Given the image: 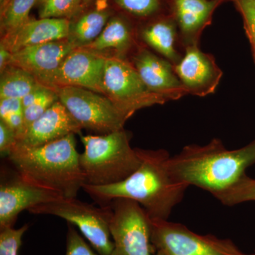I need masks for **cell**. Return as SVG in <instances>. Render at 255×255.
<instances>
[{"mask_svg": "<svg viewBox=\"0 0 255 255\" xmlns=\"http://www.w3.org/2000/svg\"><path fill=\"white\" fill-rule=\"evenodd\" d=\"M174 68L188 94L199 97L214 94L223 75L214 57L203 52L199 46L186 48Z\"/></svg>", "mask_w": 255, "mask_h": 255, "instance_id": "obj_12", "label": "cell"}, {"mask_svg": "<svg viewBox=\"0 0 255 255\" xmlns=\"http://www.w3.org/2000/svg\"><path fill=\"white\" fill-rule=\"evenodd\" d=\"M107 56L83 48H76L53 73L40 82L53 89L77 87L105 95L103 75Z\"/></svg>", "mask_w": 255, "mask_h": 255, "instance_id": "obj_10", "label": "cell"}, {"mask_svg": "<svg viewBox=\"0 0 255 255\" xmlns=\"http://www.w3.org/2000/svg\"><path fill=\"white\" fill-rule=\"evenodd\" d=\"M15 172L14 177L1 178L0 183V229L14 227L18 214L25 210L63 197Z\"/></svg>", "mask_w": 255, "mask_h": 255, "instance_id": "obj_11", "label": "cell"}, {"mask_svg": "<svg viewBox=\"0 0 255 255\" xmlns=\"http://www.w3.org/2000/svg\"><path fill=\"white\" fill-rule=\"evenodd\" d=\"M75 49L67 38L41 43L12 53L9 65L23 69L40 82L58 69Z\"/></svg>", "mask_w": 255, "mask_h": 255, "instance_id": "obj_15", "label": "cell"}, {"mask_svg": "<svg viewBox=\"0 0 255 255\" xmlns=\"http://www.w3.org/2000/svg\"><path fill=\"white\" fill-rule=\"evenodd\" d=\"M136 149L141 163L125 180L107 186L84 184L82 189L100 206L117 198H127L138 203L151 219L168 220L189 187L174 179L167 150Z\"/></svg>", "mask_w": 255, "mask_h": 255, "instance_id": "obj_1", "label": "cell"}, {"mask_svg": "<svg viewBox=\"0 0 255 255\" xmlns=\"http://www.w3.org/2000/svg\"><path fill=\"white\" fill-rule=\"evenodd\" d=\"M114 248L111 255H151V219L136 201L117 198L109 203ZM107 204V205H108Z\"/></svg>", "mask_w": 255, "mask_h": 255, "instance_id": "obj_8", "label": "cell"}, {"mask_svg": "<svg viewBox=\"0 0 255 255\" xmlns=\"http://www.w3.org/2000/svg\"><path fill=\"white\" fill-rule=\"evenodd\" d=\"M134 44L133 33L128 21L122 16H114L109 20L100 36L83 49L100 53L114 50L120 53L128 51Z\"/></svg>", "mask_w": 255, "mask_h": 255, "instance_id": "obj_20", "label": "cell"}, {"mask_svg": "<svg viewBox=\"0 0 255 255\" xmlns=\"http://www.w3.org/2000/svg\"><path fill=\"white\" fill-rule=\"evenodd\" d=\"M172 16L177 22L179 40L184 49L199 46L204 28L223 0H171Z\"/></svg>", "mask_w": 255, "mask_h": 255, "instance_id": "obj_16", "label": "cell"}, {"mask_svg": "<svg viewBox=\"0 0 255 255\" xmlns=\"http://www.w3.org/2000/svg\"><path fill=\"white\" fill-rule=\"evenodd\" d=\"M0 121L11 128L17 140L25 132L24 109L21 99L5 98L0 100Z\"/></svg>", "mask_w": 255, "mask_h": 255, "instance_id": "obj_26", "label": "cell"}, {"mask_svg": "<svg viewBox=\"0 0 255 255\" xmlns=\"http://www.w3.org/2000/svg\"><path fill=\"white\" fill-rule=\"evenodd\" d=\"M0 75V100L22 99L43 87L31 74L18 67L8 65Z\"/></svg>", "mask_w": 255, "mask_h": 255, "instance_id": "obj_21", "label": "cell"}, {"mask_svg": "<svg viewBox=\"0 0 255 255\" xmlns=\"http://www.w3.org/2000/svg\"><path fill=\"white\" fill-rule=\"evenodd\" d=\"M16 132L0 121V152L1 155L8 157L17 146Z\"/></svg>", "mask_w": 255, "mask_h": 255, "instance_id": "obj_31", "label": "cell"}, {"mask_svg": "<svg viewBox=\"0 0 255 255\" xmlns=\"http://www.w3.org/2000/svg\"><path fill=\"white\" fill-rule=\"evenodd\" d=\"M255 164V139L229 150L219 139L205 145H189L170 157L169 167L178 182L195 186L213 196L232 187Z\"/></svg>", "mask_w": 255, "mask_h": 255, "instance_id": "obj_2", "label": "cell"}, {"mask_svg": "<svg viewBox=\"0 0 255 255\" xmlns=\"http://www.w3.org/2000/svg\"><path fill=\"white\" fill-rule=\"evenodd\" d=\"M132 64L149 90L168 102L189 95L174 71V65L147 48H137Z\"/></svg>", "mask_w": 255, "mask_h": 255, "instance_id": "obj_13", "label": "cell"}, {"mask_svg": "<svg viewBox=\"0 0 255 255\" xmlns=\"http://www.w3.org/2000/svg\"><path fill=\"white\" fill-rule=\"evenodd\" d=\"M28 211L32 214L57 216L75 225L100 255H111L113 252L110 230L112 209L109 204L97 207L76 198L61 197Z\"/></svg>", "mask_w": 255, "mask_h": 255, "instance_id": "obj_5", "label": "cell"}, {"mask_svg": "<svg viewBox=\"0 0 255 255\" xmlns=\"http://www.w3.org/2000/svg\"><path fill=\"white\" fill-rule=\"evenodd\" d=\"M82 130L81 126L59 100L26 129L17 146L36 147L70 134L81 135Z\"/></svg>", "mask_w": 255, "mask_h": 255, "instance_id": "obj_14", "label": "cell"}, {"mask_svg": "<svg viewBox=\"0 0 255 255\" xmlns=\"http://www.w3.org/2000/svg\"><path fill=\"white\" fill-rule=\"evenodd\" d=\"M82 3H83L84 6H87L88 5L92 4V2L96 1V0H82Z\"/></svg>", "mask_w": 255, "mask_h": 255, "instance_id": "obj_33", "label": "cell"}, {"mask_svg": "<svg viewBox=\"0 0 255 255\" xmlns=\"http://www.w3.org/2000/svg\"><path fill=\"white\" fill-rule=\"evenodd\" d=\"M111 17L112 11L105 7L82 11L70 21L67 39L76 48L86 46L100 36Z\"/></svg>", "mask_w": 255, "mask_h": 255, "instance_id": "obj_19", "label": "cell"}, {"mask_svg": "<svg viewBox=\"0 0 255 255\" xmlns=\"http://www.w3.org/2000/svg\"><path fill=\"white\" fill-rule=\"evenodd\" d=\"M214 196L223 205L228 206L255 201V179L245 174L232 187Z\"/></svg>", "mask_w": 255, "mask_h": 255, "instance_id": "obj_25", "label": "cell"}, {"mask_svg": "<svg viewBox=\"0 0 255 255\" xmlns=\"http://www.w3.org/2000/svg\"><path fill=\"white\" fill-rule=\"evenodd\" d=\"M140 38L150 48L173 65L179 63L183 55L178 50L179 31L174 16L155 18L142 27Z\"/></svg>", "mask_w": 255, "mask_h": 255, "instance_id": "obj_18", "label": "cell"}, {"mask_svg": "<svg viewBox=\"0 0 255 255\" xmlns=\"http://www.w3.org/2000/svg\"><path fill=\"white\" fill-rule=\"evenodd\" d=\"M100 255L93 252L76 230L68 224L66 237V255Z\"/></svg>", "mask_w": 255, "mask_h": 255, "instance_id": "obj_30", "label": "cell"}, {"mask_svg": "<svg viewBox=\"0 0 255 255\" xmlns=\"http://www.w3.org/2000/svg\"><path fill=\"white\" fill-rule=\"evenodd\" d=\"M28 228V225H24L18 229L14 227L0 229V255H17L23 234Z\"/></svg>", "mask_w": 255, "mask_h": 255, "instance_id": "obj_28", "label": "cell"}, {"mask_svg": "<svg viewBox=\"0 0 255 255\" xmlns=\"http://www.w3.org/2000/svg\"><path fill=\"white\" fill-rule=\"evenodd\" d=\"M70 26L66 18H30L17 29L1 36L0 44L14 53L27 47L66 39Z\"/></svg>", "mask_w": 255, "mask_h": 255, "instance_id": "obj_17", "label": "cell"}, {"mask_svg": "<svg viewBox=\"0 0 255 255\" xmlns=\"http://www.w3.org/2000/svg\"><path fill=\"white\" fill-rule=\"evenodd\" d=\"M116 4L128 14L145 18L157 12L160 0H114Z\"/></svg>", "mask_w": 255, "mask_h": 255, "instance_id": "obj_27", "label": "cell"}, {"mask_svg": "<svg viewBox=\"0 0 255 255\" xmlns=\"http://www.w3.org/2000/svg\"><path fill=\"white\" fill-rule=\"evenodd\" d=\"M85 151L80 164L85 184L107 186L125 180L140 167L141 159L130 146L131 135L124 130L100 135H80Z\"/></svg>", "mask_w": 255, "mask_h": 255, "instance_id": "obj_4", "label": "cell"}, {"mask_svg": "<svg viewBox=\"0 0 255 255\" xmlns=\"http://www.w3.org/2000/svg\"><path fill=\"white\" fill-rule=\"evenodd\" d=\"M38 0H9L0 7L1 36L17 29L30 19L29 13Z\"/></svg>", "mask_w": 255, "mask_h": 255, "instance_id": "obj_22", "label": "cell"}, {"mask_svg": "<svg viewBox=\"0 0 255 255\" xmlns=\"http://www.w3.org/2000/svg\"><path fill=\"white\" fill-rule=\"evenodd\" d=\"M11 55L12 53L9 50L0 44V73H2L4 69L9 65Z\"/></svg>", "mask_w": 255, "mask_h": 255, "instance_id": "obj_32", "label": "cell"}, {"mask_svg": "<svg viewBox=\"0 0 255 255\" xmlns=\"http://www.w3.org/2000/svg\"><path fill=\"white\" fill-rule=\"evenodd\" d=\"M105 96L128 120L137 111L168 102L149 90L132 63L107 57L103 75Z\"/></svg>", "mask_w": 255, "mask_h": 255, "instance_id": "obj_6", "label": "cell"}, {"mask_svg": "<svg viewBox=\"0 0 255 255\" xmlns=\"http://www.w3.org/2000/svg\"><path fill=\"white\" fill-rule=\"evenodd\" d=\"M244 21L255 64V0H233Z\"/></svg>", "mask_w": 255, "mask_h": 255, "instance_id": "obj_29", "label": "cell"}, {"mask_svg": "<svg viewBox=\"0 0 255 255\" xmlns=\"http://www.w3.org/2000/svg\"><path fill=\"white\" fill-rule=\"evenodd\" d=\"M9 1V0H0V7H1V6H4L5 4H6L7 1Z\"/></svg>", "mask_w": 255, "mask_h": 255, "instance_id": "obj_34", "label": "cell"}, {"mask_svg": "<svg viewBox=\"0 0 255 255\" xmlns=\"http://www.w3.org/2000/svg\"><path fill=\"white\" fill-rule=\"evenodd\" d=\"M75 135L36 147L17 146L8 159L14 170L29 182L63 197L76 198L85 180Z\"/></svg>", "mask_w": 255, "mask_h": 255, "instance_id": "obj_3", "label": "cell"}, {"mask_svg": "<svg viewBox=\"0 0 255 255\" xmlns=\"http://www.w3.org/2000/svg\"></svg>", "mask_w": 255, "mask_h": 255, "instance_id": "obj_35", "label": "cell"}, {"mask_svg": "<svg viewBox=\"0 0 255 255\" xmlns=\"http://www.w3.org/2000/svg\"><path fill=\"white\" fill-rule=\"evenodd\" d=\"M151 245L156 255H247L231 240L201 236L168 220H151Z\"/></svg>", "mask_w": 255, "mask_h": 255, "instance_id": "obj_7", "label": "cell"}, {"mask_svg": "<svg viewBox=\"0 0 255 255\" xmlns=\"http://www.w3.org/2000/svg\"><path fill=\"white\" fill-rule=\"evenodd\" d=\"M53 90L82 129L105 135L124 128L127 120L106 96L82 87Z\"/></svg>", "mask_w": 255, "mask_h": 255, "instance_id": "obj_9", "label": "cell"}, {"mask_svg": "<svg viewBox=\"0 0 255 255\" xmlns=\"http://www.w3.org/2000/svg\"><path fill=\"white\" fill-rule=\"evenodd\" d=\"M24 109L25 130L41 117L50 107L59 101L55 90L41 87L21 99ZM24 133V132H23Z\"/></svg>", "mask_w": 255, "mask_h": 255, "instance_id": "obj_23", "label": "cell"}, {"mask_svg": "<svg viewBox=\"0 0 255 255\" xmlns=\"http://www.w3.org/2000/svg\"><path fill=\"white\" fill-rule=\"evenodd\" d=\"M39 18H66L71 21L85 9L82 0H38Z\"/></svg>", "mask_w": 255, "mask_h": 255, "instance_id": "obj_24", "label": "cell"}]
</instances>
